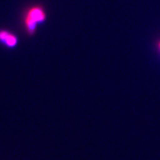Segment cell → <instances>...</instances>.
<instances>
[{
  "label": "cell",
  "mask_w": 160,
  "mask_h": 160,
  "mask_svg": "<svg viewBox=\"0 0 160 160\" xmlns=\"http://www.w3.org/2000/svg\"><path fill=\"white\" fill-rule=\"evenodd\" d=\"M158 48H159V50H160V42H158Z\"/></svg>",
  "instance_id": "3"
},
{
  "label": "cell",
  "mask_w": 160,
  "mask_h": 160,
  "mask_svg": "<svg viewBox=\"0 0 160 160\" xmlns=\"http://www.w3.org/2000/svg\"><path fill=\"white\" fill-rule=\"evenodd\" d=\"M46 17V12L42 7L34 6L30 8L25 17V25L28 33L34 34L38 24L43 22Z\"/></svg>",
  "instance_id": "1"
},
{
  "label": "cell",
  "mask_w": 160,
  "mask_h": 160,
  "mask_svg": "<svg viewBox=\"0 0 160 160\" xmlns=\"http://www.w3.org/2000/svg\"><path fill=\"white\" fill-rule=\"evenodd\" d=\"M0 40L4 42L8 47L12 48L15 47L17 43V38L14 34H11L5 30L0 31Z\"/></svg>",
  "instance_id": "2"
}]
</instances>
